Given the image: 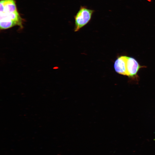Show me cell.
I'll use <instances>...</instances> for the list:
<instances>
[{
	"label": "cell",
	"instance_id": "cell-3",
	"mask_svg": "<svg viewBox=\"0 0 155 155\" xmlns=\"http://www.w3.org/2000/svg\"><path fill=\"white\" fill-rule=\"evenodd\" d=\"M143 67L144 66L140 65L134 58L128 57L127 65V76L133 79H137L138 71L140 69Z\"/></svg>",
	"mask_w": 155,
	"mask_h": 155
},
{
	"label": "cell",
	"instance_id": "cell-4",
	"mask_svg": "<svg viewBox=\"0 0 155 155\" xmlns=\"http://www.w3.org/2000/svg\"><path fill=\"white\" fill-rule=\"evenodd\" d=\"M127 57L126 56H121L118 57L115 61L114 67L117 73L122 75H127Z\"/></svg>",
	"mask_w": 155,
	"mask_h": 155
},
{
	"label": "cell",
	"instance_id": "cell-2",
	"mask_svg": "<svg viewBox=\"0 0 155 155\" xmlns=\"http://www.w3.org/2000/svg\"><path fill=\"white\" fill-rule=\"evenodd\" d=\"M94 11L88 9L85 6H81L74 16V31L77 32L86 25L91 20Z\"/></svg>",
	"mask_w": 155,
	"mask_h": 155
},
{
	"label": "cell",
	"instance_id": "cell-1",
	"mask_svg": "<svg viewBox=\"0 0 155 155\" xmlns=\"http://www.w3.org/2000/svg\"><path fill=\"white\" fill-rule=\"evenodd\" d=\"M0 28L4 30L18 26L23 28L22 19L18 12L14 0H1Z\"/></svg>",
	"mask_w": 155,
	"mask_h": 155
}]
</instances>
